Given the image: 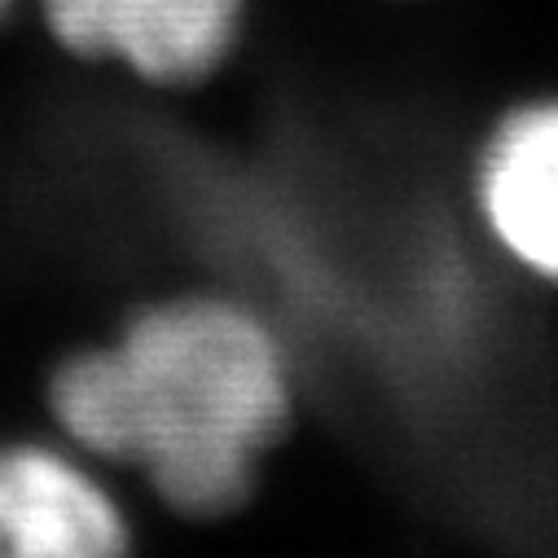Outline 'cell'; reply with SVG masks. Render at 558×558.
<instances>
[{
    "mask_svg": "<svg viewBox=\"0 0 558 558\" xmlns=\"http://www.w3.org/2000/svg\"><path fill=\"white\" fill-rule=\"evenodd\" d=\"M300 413L291 335L216 282L136 300L45 378V427L110 471L136 510L190 523L242 510Z\"/></svg>",
    "mask_w": 558,
    "mask_h": 558,
    "instance_id": "cell-1",
    "label": "cell"
},
{
    "mask_svg": "<svg viewBox=\"0 0 558 558\" xmlns=\"http://www.w3.org/2000/svg\"><path fill=\"white\" fill-rule=\"evenodd\" d=\"M36 10L53 45L75 62L177 93L233 62L251 0H36Z\"/></svg>",
    "mask_w": 558,
    "mask_h": 558,
    "instance_id": "cell-2",
    "label": "cell"
},
{
    "mask_svg": "<svg viewBox=\"0 0 558 558\" xmlns=\"http://www.w3.org/2000/svg\"><path fill=\"white\" fill-rule=\"evenodd\" d=\"M0 558H136V506L53 432L0 436Z\"/></svg>",
    "mask_w": 558,
    "mask_h": 558,
    "instance_id": "cell-3",
    "label": "cell"
},
{
    "mask_svg": "<svg viewBox=\"0 0 558 558\" xmlns=\"http://www.w3.org/2000/svg\"><path fill=\"white\" fill-rule=\"evenodd\" d=\"M475 207L519 268L558 282V101L519 106L488 132Z\"/></svg>",
    "mask_w": 558,
    "mask_h": 558,
    "instance_id": "cell-4",
    "label": "cell"
},
{
    "mask_svg": "<svg viewBox=\"0 0 558 558\" xmlns=\"http://www.w3.org/2000/svg\"><path fill=\"white\" fill-rule=\"evenodd\" d=\"M14 5H19V0H0V23H5V19L14 14Z\"/></svg>",
    "mask_w": 558,
    "mask_h": 558,
    "instance_id": "cell-5",
    "label": "cell"
}]
</instances>
